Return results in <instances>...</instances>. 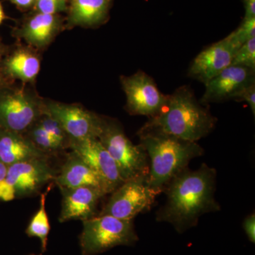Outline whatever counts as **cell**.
Instances as JSON below:
<instances>
[{"instance_id": "obj_1", "label": "cell", "mask_w": 255, "mask_h": 255, "mask_svg": "<svg viewBox=\"0 0 255 255\" xmlns=\"http://www.w3.org/2000/svg\"><path fill=\"white\" fill-rule=\"evenodd\" d=\"M216 182V169L207 164L184 169L164 189L167 200L156 220L170 223L179 233L195 227L201 216L221 209L215 198Z\"/></svg>"}, {"instance_id": "obj_2", "label": "cell", "mask_w": 255, "mask_h": 255, "mask_svg": "<svg viewBox=\"0 0 255 255\" xmlns=\"http://www.w3.org/2000/svg\"><path fill=\"white\" fill-rule=\"evenodd\" d=\"M216 119L196 100L190 87H179L168 95L162 110L149 120L138 133H155L196 142L214 130Z\"/></svg>"}, {"instance_id": "obj_3", "label": "cell", "mask_w": 255, "mask_h": 255, "mask_svg": "<svg viewBox=\"0 0 255 255\" xmlns=\"http://www.w3.org/2000/svg\"><path fill=\"white\" fill-rule=\"evenodd\" d=\"M140 145L150 159L147 183L163 192L169 182L187 168L191 159L200 157L204 150L197 142L155 133H138Z\"/></svg>"}, {"instance_id": "obj_4", "label": "cell", "mask_w": 255, "mask_h": 255, "mask_svg": "<svg viewBox=\"0 0 255 255\" xmlns=\"http://www.w3.org/2000/svg\"><path fill=\"white\" fill-rule=\"evenodd\" d=\"M82 222L80 237L82 255L101 254L119 246H132L138 241L132 221L103 215Z\"/></svg>"}, {"instance_id": "obj_5", "label": "cell", "mask_w": 255, "mask_h": 255, "mask_svg": "<svg viewBox=\"0 0 255 255\" xmlns=\"http://www.w3.org/2000/svg\"><path fill=\"white\" fill-rule=\"evenodd\" d=\"M97 139L115 161L124 181L148 175V156L145 149L140 144L134 145L117 122L102 118Z\"/></svg>"}, {"instance_id": "obj_6", "label": "cell", "mask_w": 255, "mask_h": 255, "mask_svg": "<svg viewBox=\"0 0 255 255\" xmlns=\"http://www.w3.org/2000/svg\"><path fill=\"white\" fill-rule=\"evenodd\" d=\"M160 193L149 185L147 176L128 179L112 193L99 216L132 221L137 215L150 209Z\"/></svg>"}, {"instance_id": "obj_7", "label": "cell", "mask_w": 255, "mask_h": 255, "mask_svg": "<svg viewBox=\"0 0 255 255\" xmlns=\"http://www.w3.org/2000/svg\"><path fill=\"white\" fill-rule=\"evenodd\" d=\"M121 80L127 95L128 112L132 115L151 118L158 114L167 103L168 95L159 91L152 78L144 72L122 77Z\"/></svg>"}, {"instance_id": "obj_8", "label": "cell", "mask_w": 255, "mask_h": 255, "mask_svg": "<svg viewBox=\"0 0 255 255\" xmlns=\"http://www.w3.org/2000/svg\"><path fill=\"white\" fill-rule=\"evenodd\" d=\"M43 114V104L24 92L0 97V125L4 130L24 134Z\"/></svg>"}, {"instance_id": "obj_9", "label": "cell", "mask_w": 255, "mask_h": 255, "mask_svg": "<svg viewBox=\"0 0 255 255\" xmlns=\"http://www.w3.org/2000/svg\"><path fill=\"white\" fill-rule=\"evenodd\" d=\"M55 175L48 158L35 159L9 166L4 181L14 191L15 198L26 197L54 182Z\"/></svg>"}, {"instance_id": "obj_10", "label": "cell", "mask_w": 255, "mask_h": 255, "mask_svg": "<svg viewBox=\"0 0 255 255\" xmlns=\"http://www.w3.org/2000/svg\"><path fill=\"white\" fill-rule=\"evenodd\" d=\"M43 113L59 122L70 140L97 138L100 133L102 118L81 107L48 102L43 104Z\"/></svg>"}, {"instance_id": "obj_11", "label": "cell", "mask_w": 255, "mask_h": 255, "mask_svg": "<svg viewBox=\"0 0 255 255\" xmlns=\"http://www.w3.org/2000/svg\"><path fill=\"white\" fill-rule=\"evenodd\" d=\"M69 147L98 174L105 182L108 194L125 182L115 161L98 139L70 140Z\"/></svg>"}, {"instance_id": "obj_12", "label": "cell", "mask_w": 255, "mask_h": 255, "mask_svg": "<svg viewBox=\"0 0 255 255\" xmlns=\"http://www.w3.org/2000/svg\"><path fill=\"white\" fill-rule=\"evenodd\" d=\"M255 70L246 67L230 65L206 82L201 103L207 105L235 100L236 96L245 87L255 83Z\"/></svg>"}, {"instance_id": "obj_13", "label": "cell", "mask_w": 255, "mask_h": 255, "mask_svg": "<svg viewBox=\"0 0 255 255\" xmlns=\"http://www.w3.org/2000/svg\"><path fill=\"white\" fill-rule=\"evenodd\" d=\"M237 50L223 38L203 50L193 60L189 76L206 84L231 65Z\"/></svg>"}, {"instance_id": "obj_14", "label": "cell", "mask_w": 255, "mask_h": 255, "mask_svg": "<svg viewBox=\"0 0 255 255\" xmlns=\"http://www.w3.org/2000/svg\"><path fill=\"white\" fill-rule=\"evenodd\" d=\"M60 223L73 220L82 221L95 217L99 201L105 194L100 189L91 187L63 188Z\"/></svg>"}, {"instance_id": "obj_15", "label": "cell", "mask_w": 255, "mask_h": 255, "mask_svg": "<svg viewBox=\"0 0 255 255\" xmlns=\"http://www.w3.org/2000/svg\"><path fill=\"white\" fill-rule=\"evenodd\" d=\"M54 182L63 188L91 187L108 194L105 182L76 153L72 152L67 157L59 173L55 175Z\"/></svg>"}, {"instance_id": "obj_16", "label": "cell", "mask_w": 255, "mask_h": 255, "mask_svg": "<svg viewBox=\"0 0 255 255\" xmlns=\"http://www.w3.org/2000/svg\"><path fill=\"white\" fill-rule=\"evenodd\" d=\"M48 157L24 134L6 130L0 133V161L7 167L18 162Z\"/></svg>"}, {"instance_id": "obj_17", "label": "cell", "mask_w": 255, "mask_h": 255, "mask_svg": "<svg viewBox=\"0 0 255 255\" xmlns=\"http://www.w3.org/2000/svg\"><path fill=\"white\" fill-rule=\"evenodd\" d=\"M58 28V21L53 14L38 13L26 23L23 28L25 39L35 46H46Z\"/></svg>"}, {"instance_id": "obj_18", "label": "cell", "mask_w": 255, "mask_h": 255, "mask_svg": "<svg viewBox=\"0 0 255 255\" xmlns=\"http://www.w3.org/2000/svg\"><path fill=\"white\" fill-rule=\"evenodd\" d=\"M108 6V0H71L70 21L88 26L100 23L107 16Z\"/></svg>"}, {"instance_id": "obj_19", "label": "cell", "mask_w": 255, "mask_h": 255, "mask_svg": "<svg viewBox=\"0 0 255 255\" xmlns=\"http://www.w3.org/2000/svg\"><path fill=\"white\" fill-rule=\"evenodd\" d=\"M40 60L27 50H18L6 63L8 71L12 76L23 81L34 80L39 73Z\"/></svg>"}, {"instance_id": "obj_20", "label": "cell", "mask_w": 255, "mask_h": 255, "mask_svg": "<svg viewBox=\"0 0 255 255\" xmlns=\"http://www.w3.org/2000/svg\"><path fill=\"white\" fill-rule=\"evenodd\" d=\"M51 187L52 184H50L47 187L46 190L41 194L39 208L36 214L33 215L26 230V233L28 237L37 238L40 240L43 253L47 250L48 235L50 230L49 219L46 210V201Z\"/></svg>"}, {"instance_id": "obj_21", "label": "cell", "mask_w": 255, "mask_h": 255, "mask_svg": "<svg viewBox=\"0 0 255 255\" xmlns=\"http://www.w3.org/2000/svg\"><path fill=\"white\" fill-rule=\"evenodd\" d=\"M26 132H27V135L26 136L38 149L43 151L48 155L49 154L53 153V152H58L65 147L63 144L50 136L44 129L42 128L36 123L33 124Z\"/></svg>"}, {"instance_id": "obj_22", "label": "cell", "mask_w": 255, "mask_h": 255, "mask_svg": "<svg viewBox=\"0 0 255 255\" xmlns=\"http://www.w3.org/2000/svg\"><path fill=\"white\" fill-rule=\"evenodd\" d=\"M254 38L255 18L243 20L241 26L225 38L235 49L238 50L244 43Z\"/></svg>"}, {"instance_id": "obj_23", "label": "cell", "mask_w": 255, "mask_h": 255, "mask_svg": "<svg viewBox=\"0 0 255 255\" xmlns=\"http://www.w3.org/2000/svg\"><path fill=\"white\" fill-rule=\"evenodd\" d=\"M36 123L42 128L44 129L50 136L63 144L65 147L66 145L69 146L70 137L68 134L65 131L59 122L49 114L43 113Z\"/></svg>"}, {"instance_id": "obj_24", "label": "cell", "mask_w": 255, "mask_h": 255, "mask_svg": "<svg viewBox=\"0 0 255 255\" xmlns=\"http://www.w3.org/2000/svg\"><path fill=\"white\" fill-rule=\"evenodd\" d=\"M231 65L255 70V38L246 42L237 50L233 57Z\"/></svg>"}, {"instance_id": "obj_25", "label": "cell", "mask_w": 255, "mask_h": 255, "mask_svg": "<svg viewBox=\"0 0 255 255\" xmlns=\"http://www.w3.org/2000/svg\"><path fill=\"white\" fill-rule=\"evenodd\" d=\"M39 13L55 15L66 7V0H36Z\"/></svg>"}, {"instance_id": "obj_26", "label": "cell", "mask_w": 255, "mask_h": 255, "mask_svg": "<svg viewBox=\"0 0 255 255\" xmlns=\"http://www.w3.org/2000/svg\"><path fill=\"white\" fill-rule=\"evenodd\" d=\"M235 100L245 101L251 107L253 115H255V83L245 87L235 97Z\"/></svg>"}, {"instance_id": "obj_27", "label": "cell", "mask_w": 255, "mask_h": 255, "mask_svg": "<svg viewBox=\"0 0 255 255\" xmlns=\"http://www.w3.org/2000/svg\"><path fill=\"white\" fill-rule=\"evenodd\" d=\"M243 229L250 241L255 243V215L253 214L245 219L243 222Z\"/></svg>"}, {"instance_id": "obj_28", "label": "cell", "mask_w": 255, "mask_h": 255, "mask_svg": "<svg viewBox=\"0 0 255 255\" xmlns=\"http://www.w3.org/2000/svg\"><path fill=\"white\" fill-rule=\"evenodd\" d=\"M246 15L244 19L255 18V0H244Z\"/></svg>"}, {"instance_id": "obj_29", "label": "cell", "mask_w": 255, "mask_h": 255, "mask_svg": "<svg viewBox=\"0 0 255 255\" xmlns=\"http://www.w3.org/2000/svg\"><path fill=\"white\" fill-rule=\"evenodd\" d=\"M36 0H11V2L20 7H28L31 6Z\"/></svg>"}, {"instance_id": "obj_30", "label": "cell", "mask_w": 255, "mask_h": 255, "mask_svg": "<svg viewBox=\"0 0 255 255\" xmlns=\"http://www.w3.org/2000/svg\"><path fill=\"white\" fill-rule=\"evenodd\" d=\"M8 167L0 161V182L4 180L7 172Z\"/></svg>"}, {"instance_id": "obj_31", "label": "cell", "mask_w": 255, "mask_h": 255, "mask_svg": "<svg viewBox=\"0 0 255 255\" xmlns=\"http://www.w3.org/2000/svg\"><path fill=\"white\" fill-rule=\"evenodd\" d=\"M4 18V11H3L2 6L0 4V24L2 22L3 19Z\"/></svg>"}, {"instance_id": "obj_32", "label": "cell", "mask_w": 255, "mask_h": 255, "mask_svg": "<svg viewBox=\"0 0 255 255\" xmlns=\"http://www.w3.org/2000/svg\"></svg>"}, {"instance_id": "obj_33", "label": "cell", "mask_w": 255, "mask_h": 255, "mask_svg": "<svg viewBox=\"0 0 255 255\" xmlns=\"http://www.w3.org/2000/svg\"><path fill=\"white\" fill-rule=\"evenodd\" d=\"M108 1H110V0H108Z\"/></svg>"}]
</instances>
